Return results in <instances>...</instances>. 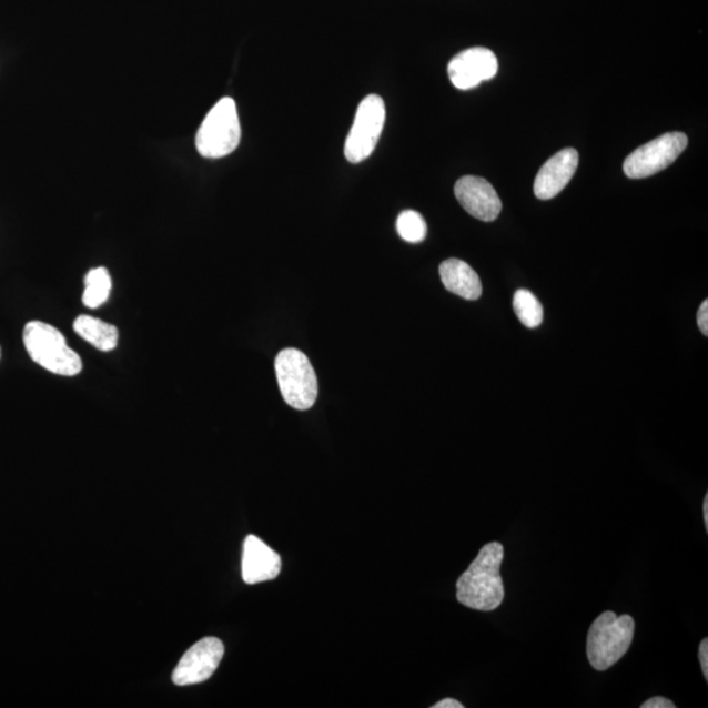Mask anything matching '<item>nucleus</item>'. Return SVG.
<instances>
[{"mask_svg": "<svg viewBox=\"0 0 708 708\" xmlns=\"http://www.w3.org/2000/svg\"><path fill=\"white\" fill-rule=\"evenodd\" d=\"M503 560L504 546L500 542L483 546L472 565L459 576L458 603L473 610H496L505 597L500 574Z\"/></svg>", "mask_w": 708, "mask_h": 708, "instance_id": "obj_1", "label": "nucleus"}, {"mask_svg": "<svg viewBox=\"0 0 708 708\" xmlns=\"http://www.w3.org/2000/svg\"><path fill=\"white\" fill-rule=\"evenodd\" d=\"M635 623L631 616L605 611L591 624L587 637V657L598 671L608 670L633 645Z\"/></svg>", "mask_w": 708, "mask_h": 708, "instance_id": "obj_2", "label": "nucleus"}, {"mask_svg": "<svg viewBox=\"0 0 708 708\" xmlns=\"http://www.w3.org/2000/svg\"><path fill=\"white\" fill-rule=\"evenodd\" d=\"M23 341L29 357L48 372L63 377H74L82 372L81 356L70 348L67 338L50 324L29 322Z\"/></svg>", "mask_w": 708, "mask_h": 708, "instance_id": "obj_3", "label": "nucleus"}, {"mask_svg": "<svg viewBox=\"0 0 708 708\" xmlns=\"http://www.w3.org/2000/svg\"><path fill=\"white\" fill-rule=\"evenodd\" d=\"M242 136L240 115L235 101L223 98L206 114L196 135V148L201 156L220 159L240 146Z\"/></svg>", "mask_w": 708, "mask_h": 708, "instance_id": "obj_4", "label": "nucleus"}, {"mask_svg": "<svg viewBox=\"0 0 708 708\" xmlns=\"http://www.w3.org/2000/svg\"><path fill=\"white\" fill-rule=\"evenodd\" d=\"M276 375L281 395L289 406L299 411L312 408L317 397V378L305 353L289 348L277 354Z\"/></svg>", "mask_w": 708, "mask_h": 708, "instance_id": "obj_5", "label": "nucleus"}, {"mask_svg": "<svg viewBox=\"0 0 708 708\" xmlns=\"http://www.w3.org/2000/svg\"><path fill=\"white\" fill-rule=\"evenodd\" d=\"M385 121L386 107L381 97L368 95L361 101L345 141L344 154L348 162L360 163L373 154Z\"/></svg>", "mask_w": 708, "mask_h": 708, "instance_id": "obj_6", "label": "nucleus"}, {"mask_svg": "<svg viewBox=\"0 0 708 708\" xmlns=\"http://www.w3.org/2000/svg\"><path fill=\"white\" fill-rule=\"evenodd\" d=\"M688 135L670 132L643 144L626 158L624 171L627 178L646 179L656 175L677 161L688 148Z\"/></svg>", "mask_w": 708, "mask_h": 708, "instance_id": "obj_7", "label": "nucleus"}, {"mask_svg": "<svg viewBox=\"0 0 708 708\" xmlns=\"http://www.w3.org/2000/svg\"><path fill=\"white\" fill-rule=\"evenodd\" d=\"M225 647L216 638H204L192 646L173 670L172 680L179 686L205 682L220 667Z\"/></svg>", "mask_w": 708, "mask_h": 708, "instance_id": "obj_8", "label": "nucleus"}, {"mask_svg": "<svg viewBox=\"0 0 708 708\" xmlns=\"http://www.w3.org/2000/svg\"><path fill=\"white\" fill-rule=\"evenodd\" d=\"M498 70L497 58L487 48H469L455 55L447 67L455 89L473 90L483 82L495 78Z\"/></svg>", "mask_w": 708, "mask_h": 708, "instance_id": "obj_9", "label": "nucleus"}, {"mask_svg": "<svg viewBox=\"0 0 708 708\" xmlns=\"http://www.w3.org/2000/svg\"><path fill=\"white\" fill-rule=\"evenodd\" d=\"M454 193L462 208L476 220L493 222L502 212V200L486 179L464 176L455 184Z\"/></svg>", "mask_w": 708, "mask_h": 708, "instance_id": "obj_10", "label": "nucleus"}, {"mask_svg": "<svg viewBox=\"0 0 708 708\" xmlns=\"http://www.w3.org/2000/svg\"><path fill=\"white\" fill-rule=\"evenodd\" d=\"M579 168V153L575 149H565L542 165L536 182L534 194L539 200H552L565 190Z\"/></svg>", "mask_w": 708, "mask_h": 708, "instance_id": "obj_11", "label": "nucleus"}, {"mask_svg": "<svg viewBox=\"0 0 708 708\" xmlns=\"http://www.w3.org/2000/svg\"><path fill=\"white\" fill-rule=\"evenodd\" d=\"M281 556L256 536H249L243 545L242 576L250 585L271 581L281 573Z\"/></svg>", "mask_w": 708, "mask_h": 708, "instance_id": "obj_12", "label": "nucleus"}, {"mask_svg": "<svg viewBox=\"0 0 708 708\" xmlns=\"http://www.w3.org/2000/svg\"><path fill=\"white\" fill-rule=\"evenodd\" d=\"M439 276L447 291L459 297L475 301L482 295L478 274L464 260L447 259L439 265Z\"/></svg>", "mask_w": 708, "mask_h": 708, "instance_id": "obj_13", "label": "nucleus"}, {"mask_svg": "<svg viewBox=\"0 0 708 708\" xmlns=\"http://www.w3.org/2000/svg\"><path fill=\"white\" fill-rule=\"evenodd\" d=\"M74 331L87 343L95 346L101 352H111L119 344V330L110 323L90 315L78 316L74 322Z\"/></svg>", "mask_w": 708, "mask_h": 708, "instance_id": "obj_14", "label": "nucleus"}, {"mask_svg": "<svg viewBox=\"0 0 708 708\" xmlns=\"http://www.w3.org/2000/svg\"><path fill=\"white\" fill-rule=\"evenodd\" d=\"M112 291V279L110 272L104 266L93 269L85 274L83 305L89 309H98L110 299Z\"/></svg>", "mask_w": 708, "mask_h": 708, "instance_id": "obj_15", "label": "nucleus"}, {"mask_svg": "<svg viewBox=\"0 0 708 708\" xmlns=\"http://www.w3.org/2000/svg\"><path fill=\"white\" fill-rule=\"evenodd\" d=\"M513 310L527 328H537L544 321V307L532 292L519 289L513 297Z\"/></svg>", "mask_w": 708, "mask_h": 708, "instance_id": "obj_16", "label": "nucleus"}, {"mask_svg": "<svg viewBox=\"0 0 708 708\" xmlns=\"http://www.w3.org/2000/svg\"><path fill=\"white\" fill-rule=\"evenodd\" d=\"M397 234L402 240L408 243H421L425 240L428 227L421 213L415 211H406L397 216L396 221Z\"/></svg>", "mask_w": 708, "mask_h": 708, "instance_id": "obj_17", "label": "nucleus"}, {"mask_svg": "<svg viewBox=\"0 0 708 708\" xmlns=\"http://www.w3.org/2000/svg\"><path fill=\"white\" fill-rule=\"evenodd\" d=\"M641 708H676V705L666 697H654L646 700Z\"/></svg>", "mask_w": 708, "mask_h": 708, "instance_id": "obj_18", "label": "nucleus"}, {"mask_svg": "<svg viewBox=\"0 0 708 708\" xmlns=\"http://www.w3.org/2000/svg\"><path fill=\"white\" fill-rule=\"evenodd\" d=\"M698 326L705 336H708V301H704L698 312Z\"/></svg>", "mask_w": 708, "mask_h": 708, "instance_id": "obj_19", "label": "nucleus"}, {"mask_svg": "<svg viewBox=\"0 0 708 708\" xmlns=\"http://www.w3.org/2000/svg\"><path fill=\"white\" fill-rule=\"evenodd\" d=\"M699 663L702 668L706 681L708 680V639H704L699 645Z\"/></svg>", "mask_w": 708, "mask_h": 708, "instance_id": "obj_20", "label": "nucleus"}, {"mask_svg": "<svg viewBox=\"0 0 708 708\" xmlns=\"http://www.w3.org/2000/svg\"><path fill=\"white\" fill-rule=\"evenodd\" d=\"M465 706L458 702L457 699L446 698L439 700L438 704L433 705L432 708H464Z\"/></svg>", "mask_w": 708, "mask_h": 708, "instance_id": "obj_21", "label": "nucleus"}, {"mask_svg": "<svg viewBox=\"0 0 708 708\" xmlns=\"http://www.w3.org/2000/svg\"><path fill=\"white\" fill-rule=\"evenodd\" d=\"M704 519H705L706 530H708V494H706L705 500H704Z\"/></svg>", "mask_w": 708, "mask_h": 708, "instance_id": "obj_22", "label": "nucleus"}, {"mask_svg": "<svg viewBox=\"0 0 708 708\" xmlns=\"http://www.w3.org/2000/svg\"><path fill=\"white\" fill-rule=\"evenodd\" d=\"M0 353H2V352H0Z\"/></svg>", "mask_w": 708, "mask_h": 708, "instance_id": "obj_23", "label": "nucleus"}]
</instances>
